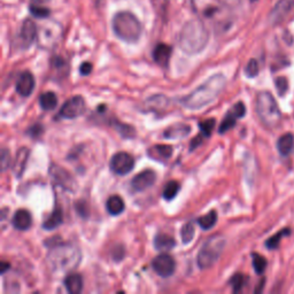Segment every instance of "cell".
I'll return each instance as SVG.
<instances>
[{
	"mask_svg": "<svg viewBox=\"0 0 294 294\" xmlns=\"http://www.w3.org/2000/svg\"><path fill=\"white\" fill-rule=\"evenodd\" d=\"M81 262V251L69 243H59L49 248L48 263L55 271L74 270Z\"/></svg>",
	"mask_w": 294,
	"mask_h": 294,
	"instance_id": "4",
	"label": "cell"
},
{
	"mask_svg": "<svg viewBox=\"0 0 294 294\" xmlns=\"http://www.w3.org/2000/svg\"><path fill=\"white\" fill-rule=\"evenodd\" d=\"M112 28L117 38L126 43H136L143 33L140 21L130 12H118L112 20Z\"/></svg>",
	"mask_w": 294,
	"mask_h": 294,
	"instance_id": "5",
	"label": "cell"
},
{
	"mask_svg": "<svg viewBox=\"0 0 294 294\" xmlns=\"http://www.w3.org/2000/svg\"><path fill=\"white\" fill-rule=\"evenodd\" d=\"M64 223V212L60 206H55L49 217L44 221L43 228L45 230H54Z\"/></svg>",
	"mask_w": 294,
	"mask_h": 294,
	"instance_id": "20",
	"label": "cell"
},
{
	"mask_svg": "<svg viewBox=\"0 0 294 294\" xmlns=\"http://www.w3.org/2000/svg\"><path fill=\"white\" fill-rule=\"evenodd\" d=\"M251 1H255V0H251Z\"/></svg>",
	"mask_w": 294,
	"mask_h": 294,
	"instance_id": "47",
	"label": "cell"
},
{
	"mask_svg": "<svg viewBox=\"0 0 294 294\" xmlns=\"http://www.w3.org/2000/svg\"><path fill=\"white\" fill-rule=\"evenodd\" d=\"M106 208H107L109 214L116 216V215H120L121 212H123L126 205H124L123 199L120 196H112L111 198H108L107 202H106Z\"/></svg>",
	"mask_w": 294,
	"mask_h": 294,
	"instance_id": "27",
	"label": "cell"
},
{
	"mask_svg": "<svg viewBox=\"0 0 294 294\" xmlns=\"http://www.w3.org/2000/svg\"><path fill=\"white\" fill-rule=\"evenodd\" d=\"M294 147V136L292 133H285L279 137L277 142L278 152L281 156H287L293 151Z\"/></svg>",
	"mask_w": 294,
	"mask_h": 294,
	"instance_id": "26",
	"label": "cell"
},
{
	"mask_svg": "<svg viewBox=\"0 0 294 294\" xmlns=\"http://www.w3.org/2000/svg\"><path fill=\"white\" fill-rule=\"evenodd\" d=\"M198 18L216 31H225L231 26V13L223 0H191Z\"/></svg>",
	"mask_w": 294,
	"mask_h": 294,
	"instance_id": "1",
	"label": "cell"
},
{
	"mask_svg": "<svg viewBox=\"0 0 294 294\" xmlns=\"http://www.w3.org/2000/svg\"><path fill=\"white\" fill-rule=\"evenodd\" d=\"M29 155H30V151L27 148V147H22V148L18 149L13 164V170L16 177H21L22 174H23L24 169H26L27 162L29 160Z\"/></svg>",
	"mask_w": 294,
	"mask_h": 294,
	"instance_id": "21",
	"label": "cell"
},
{
	"mask_svg": "<svg viewBox=\"0 0 294 294\" xmlns=\"http://www.w3.org/2000/svg\"><path fill=\"white\" fill-rule=\"evenodd\" d=\"M291 234V229L289 228H285V229L278 231L276 234H274L273 237H270L267 242H265V246H267L268 249H277L278 246H279V243L283 237L289 236Z\"/></svg>",
	"mask_w": 294,
	"mask_h": 294,
	"instance_id": "30",
	"label": "cell"
},
{
	"mask_svg": "<svg viewBox=\"0 0 294 294\" xmlns=\"http://www.w3.org/2000/svg\"><path fill=\"white\" fill-rule=\"evenodd\" d=\"M263 284H264V279L262 280L261 283L259 284V289H256V290H255V292H256V293H260V292H261L262 289H263Z\"/></svg>",
	"mask_w": 294,
	"mask_h": 294,
	"instance_id": "46",
	"label": "cell"
},
{
	"mask_svg": "<svg viewBox=\"0 0 294 294\" xmlns=\"http://www.w3.org/2000/svg\"><path fill=\"white\" fill-rule=\"evenodd\" d=\"M109 167L114 174L124 176L132 171L134 168V159L127 152H118L113 155L109 162Z\"/></svg>",
	"mask_w": 294,
	"mask_h": 294,
	"instance_id": "9",
	"label": "cell"
},
{
	"mask_svg": "<svg viewBox=\"0 0 294 294\" xmlns=\"http://www.w3.org/2000/svg\"><path fill=\"white\" fill-rule=\"evenodd\" d=\"M171 52H173L171 46L167 45V44L160 43L153 49V59H154L156 64L161 65V67H167L169 60H170Z\"/></svg>",
	"mask_w": 294,
	"mask_h": 294,
	"instance_id": "19",
	"label": "cell"
},
{
	"mask_svg": "<svg viewBox=\"0 0 294 294\" xmlns=\"http://www.w3.org/2000/svg\"><path fill=\"white\" fill-rule=\"evenodd\" d=\"M35 89V77L29 71H24L18 77L16 92L22 97H29Z\"/></svg>",
	"mask_w": 294,
	"mask_h": 294,
	"instance_id": "16",
	"label": "cell"
},
{
	"mask_svg": "<svg viewBox=\"0 0 294 294\" xmlns=\"http://www.w3.org/2000/svg\"><path fill=\"white\" fill-rule=\"evenodd\" d=\"M76 209H77V212L81 215V216L86 217L87 215H89V208H87L86 203L84 201L78 202L76 205Z\"/></svg>",
	"mask_w": 294,
	"mask_h": 294,
	"instance_id": "42",
	"label": "cell"
},
{
	"mask_svg": "<svg viewBox=\"0 0 294 294\" xmlns=\"http://www.w3.org/2000/svg\"><path fill=\"white\" fill-rule=\"evenodd\" d=\"M260 71V67H259V62L255 60V59H251V60L248 61V64L246 65L245 68V74L247 77H255L258 76Z\"/></svg>",
	"mask_w": 294,
	"mask_h": 294,
	"instance_id": "38",
	"label": "cell"
},
{
	"mask_svg": "<svg viewBox=\"0 0 294 294\" xmlns=\"http://www.w3.org/2000/svg\"><path fill=\"white\" fill-rule=\"evenodd\" d=\"M30 13L33 15V16L39 17V18H45L48 17L51 11L49 8L44 7L42 5H31L30 6Z\"/></svg>",
	"mask_w": 294,
	"mask_h": 294,
	"instance_id": "37",
	"label": "cell"
},
{
	"mask_svg": "<svg viewBox=\"0 0 294 294\" xmlns=\"http://www.w3.org/2000/svg\"><path fill=\"white\" fill-rule=\"evenodd\" d=\"M225 83V77L222 74H216L212 76L205 83L193 90L190 95L182 98L180 102L184 107L189 109H200L211 104L217 98L218 95L223 91Z\"/></svg>",
	"mask_w": 294,
	"mask_h": 294,
	"instance_id": "2",
	"label": "cell"
},
{
	"mask_svg": "<svg viewBox=\"0 0 294 294\" xmlns=\"http://www.w3.org/2000/svg\"><path fill=\"white\" fill-rule=\"evenodd\" d=\"M49 174H51V177L56 184L64 186L65 189H71L74 180L67 170L60 168L59 165H53L51 170H49Z\"/></svg>",
	"mask_w": 294,
	"mask_h": 294,
	"instance_id": "17",
	"label": "cell"
},
{
	"mask_svg": "<svg viewBox=\"0 0 294 294\" xmlns=\"http://www.w3.org/2000/svg\"><path fill=\"white\" fill-rule=\"evenodd\" d=\"M65 290L70 294H78L82 292L83 290V279L81 275L71 274L69 276L65 277Z\"/></svg>",
	"mask_w": 294,
	"mask_h": 294,
	"instance_id": "25",
	"label": "cell"
},
{
	"mask_svg": "<svg viewBox=\"0 0 294 294\" xmlns=\"http://www.w3.org/2000/svg\"><path fill=\"white\" fill-rule=\"evenodd\" d=\"M12 224L18 231H26L30 229L33 224V217L27 209H18L12 218Z\"/></svg>",
	"mask_w": 294,
	"mask_h": 294,
	"instance_id": "18",
	"label": "cell"
},
{
	"mask_svg": "<svg viewBox=\"0 0 294 294\" xmlns=\"http://www.w3.org/2000/svg\"><path fill=\"white\" fill-rule=\"evenodd\" d=\"M247 278L245 277V275L243 274H236L234 276L231 278L230 280V284L231 286H232L233 289V292H240V291L243 290L244 285H245Z\"/></svg>",
	"mask_w": 294,
	"mask_h": 294,
	"instance_id": "35",
	"label": "cell"
},
{
	"mask_svg": "<svg viewBox=\"0 0 294 294\" xmlns=\"http://www.w3.org/2000/svg\"><path fill=\"white\" fill-rule=\"evenodd\" d=\"M155 171L151 170V169H147V170L142 171V173L136 175V176L132 178V180H131V186H132L134 191L142 192V191L149 189V187L155 183Z\"/></svg>",
	"mask_w": 294,
	"mask_h": 294,
	"instance_id": "15",
	"label": "cell"
},
{
	"mask_svg": "<svg viewBox=\"0 0 294 294\" xmlns=\"http://www.w3.org/2000/svg\"><path fill=\"white\" fill-rule=\"evenodd\" d=\"M43 132H44V128L42 124L39 123H37L35 126L30 127L29 129H28V133H29V136L33 137V138H38Z\"/></svg>",
	"mask_w": 294,
	"mask_h": 294,
	"instance_id": "40",
	"label": "cell"
},
{
	"mask_svg": "<svg viewBox=\"0 0 294 294\" xmlns=\"http://www.w3.org/2000/svg\"><path fill=\"white\" fill-rule=\"evenodd\" d=\"M152 268L159 276L162 278L170 277L175 273L176 269V262L173 259V256L167 254V253H162L158 255L152 261Z\"/></svg>",
	"mask_w": 294,
	"mask_h": 294,
	"instance_id": "10",
	"label": "cell"
},
{
	"mask_svg": "<svg viewBox=\"0 0 294 294\" xmlns=\"http://www.w3.org/2000/svg\"><path fill=\"white\" fill-rule=\"evenodd\" d=\"M225 246V239L222 234H214L206 240L196 256V263L200 269H208L214 265L220 258Z\"/></svg>",
	"mask_w": 294,
	"mask_h": 294,
	"instance_id": "7",
	"label": "cell"
},
{
	"mask_svg": "<svg viewBox=\"0 0 294 294\" xmlns=\"http://www.w3.org/2000/svg\"><path fill=\"white\" fill-rule=\"evenodd\" d=\"M195 225H193L192 222H187L182 228V231H180V237H182L183 244L186 245V244H190L192 242L193 237H195Z\"/></svg>",
	"mask_w": 294,
	"mask_h": 294,
	"instance_id": "33",
	"label": "cell"
},
{
	"mask_svg": "<svg viewBox=\"0 0 294 294\" xmlns=\"http://www.w3.org/2000/svg\"><path fill=\"white\" fill-rule=\"evenodd\" d=\"M256 113L262 123L269 129L279 126L281 113L276 99L270 92L262 91L256 97Z\"/></svg>",
	"mask_w": 294,
	"mask_h": 294,
	"instance_id": "6",
	"label": "cell"
},
{
	"mask_svg": "<svg viewBox=\"0 0 294 294\" xmlns=\"http://www.w3.org/2000/svg\"><path fill=\"white\" fill-rule=\"evenodd\" d=\"M92 71V65L90 64V62H83L82 65H81L80 67V73L84 75V76H86V75H89Z\"/></svg>",
	"mask_w": 294,
	"mask_h": 294,
	"instance_id": "43",
	"label": "cell"
},
{
	"mask_svg": "<svg viewBox=\"0 0 294 294\" xmlns=\"http://www.w3.org/2000/svg\"><path fill=\"white\" fill-rule=\"evenodd\" d=\"M37 33H38V28L31 20H26L22 24L20 35H18V44L22 49L30 48L33 44L37 39Z\"/></svg>",
	"mask_w": 294,
	"mask_h": 294,
	"instance_id": "14",
	"label": "cell"
},
{
	"mask_svg": "<svg viewBox=\"0 0 294 294\" xmlns=\"http://www.w3.org/2000/svg\"><path fill=\"white\" fill-rule=\"evenodd\" d=\"M294 11V0H279L269 14L271 24H279L285 21Z\"/></svg>",
	"mask_w": 294,
	"mask_h": 294,
	"instance_id": "12",
	"label": "cell"
},
{
	"mask_svg": "<svg viewBox=\"0 0 294 294\" xmlns=\"http://www.w3.org/2000/svg\"><path fill=\"white\" fill-rule=\"evenodd\" d=\"M191 132V127L185 123H176L174 126L169 127L164 131L163 136L167 139H178L186 137Z\"/></svg>",
	"mask_w": 294,
	"mask_h": 294,
	"instance_id": "23",
	"label": "cell"
},
{
	"mask_svg": "<svg viewBox=\"0 0 294 294\" xmlns=\"http://www.w3.org/2000/svg\"><path fill=\"white\" fill-rule=\"evenodd\" d=\"M245 114H246L245 105H244L242 101L237 102V104L234 105L229 112H228V114L225 115V117L223 118V121H222L220 126V129H218V132L220 133L228 132V131L231 130L234 126H236L237 120L245 116Z\"/></svg>",
	"mask_w": 294,
	"mask_h": 294,
	"instance_id": "13",
	"label": "cell"
},
{
	"mask_svg": "<svg viewBox=\"0 0 294 294\" xmlns=\"http://www.w3.org/2000/svg\"><path fill=\"white\" fill-rule=\"evenodd\" d=\"M209 40V33L200 18L191 20L182 28L178 38L180 48L187 54H198L206 48Z\"/></svg>",
	"mask_w": 294,
	"mask_h": 294,
	"instance_id": "3",
	"label": "cell"
},
{
	"mask_svg": "<svg viewBox=\"0 0 294 294\" xmlns=\"http://www.w3.org/2000/svg\"><path fill=\"white\" fill-rule=\"evenodd\" d=\"M11 154H9V151L7 148H2L1 151V168L2 171H5L6 169L9 167V161H11Z\"/></svg>",
	"mask_w": 294,
	"mask_h": 294,
	"instance_id": "41",
	"label": "cell"
},
{
	"mask_svg": "<svg viewBox=\"0 0 294 294\" xmlns=\"http://www.w3.org/2000/svg\"><path fill=\"white\" fill-rule=\"evenodd\" d=\"M115 127H116L118 132L121 133V136L124 137V138H132V137L136 136V130L133 129V127L128 126V124H123L121 123V122L120 123L116 122Z\"/></svg>",
	"mask_w": 294,
	"mask_h": 294,
	"instance_id": "36",
	"label": "cell"
},
{
	"mask_svg": "<svg viewBox=\"0 0 294 294\" xmlns=\"http://www.w3.org/2000/svg\"><path fill=\"white\" fill-rule=\"evenodd\" d=\"M85 111V101L84 98L81 96L71 97L65 102L60 109V116L71 120V118H76L83 114Z\"/></svg>",
	"mask_w": 294,
	"mask_h": 294,
	"instance_id": "11",
	"label": "cell"
},
{
	"mask_svg": "<svg viewBox=\"0 0 294 294\" xmlns=\"http://www.w3.org/2000/svg\"><path fill=\"white\" fill-rule=\"evenodd\" d=\"M31 5H42L45 4V2H49V0H30Z\"/></svg>",
	"mask_w": 294,
	"mask_h": 294,
	"instance_id": "44",
	"label": "cell"
},
{
	"mask_svg": "<svg viewBox=\"0 0 294 294\" xmlns=\"http://www.w3.org/2000/svg\"><path fill=\"white\" fill-rule=\"evenodd\" d=\"M173 147L170 145H155L148 149V155L158 161H167L173 155Z\"/></svg>",
	"mask_w": 294,
	"mask_h": 294,
	"instance_id": "22",
	"label": "cell"
},
{
	"mask_svg": "<svg viewBox=\"0 0 294 294\" xmlns=\"http://www.w3.org/2000/svg\"><path fill=\"white\" fill-rule=\"evenodd\" d=\"M252 261H253V268H254L255 273L259 275H262L264 273L265 268H267V260L263 256L258 254V253H253L252 254Z\"/></svg>",
	"mask_w": 294,
	"mask_h": 294,
	"instance_id": "32",
	"label": "cell"
},
{
	"mask_svg": "<svg viewBox=\"0 0 294 294\" xmlns=\"http://www.w3.org/2000/svg\"><path fill=\"white\" fill-rule=\"evenodd\" d=\"M39 105L44 111H53L58 105V97L53 92H45L39 97Z\"/></svg>",
	"mask_w": 294,
	"mask_h": 294,
	"instance_id": "28",
	"label": "cell"
},
{
	"mask_svg": "<svg viewBox=\"0 0 294 294\" xmlns=\"http://www.w3.org/2000/svg\"><path fill=\"white\" fill-rule=\"evenodd\" d=\"M154 246L158 251L168 252L176 246V242L171 236L167 233H158L154 238Z\"/></svg>",
	"mask_w": 294,
	"mask_h": 294,
	"instance_id": "24",
	"label": "cell"
},
{
	"mask_svg": "<svg viewBox=\"0 0 294 294\" xmlns=\"http://www.w3.org/2000/svg\"><path fill=\"white\" fill-rule=\"evenodd\" d=\"M1 274H4L6 270H8L9 268H11V265H9V263H6V262H2L1 263Z\"/></svg>",
	"mask_w": 294,
	"mask_h": 294,
	"instance_id": "45",
	"label": "cell"
},
{
	"mask_svg": "<svg viewBox=\"0 0 294 294\" xmlns=\"http://www.w3.org/2000/svg\"><path fill=\"white\" fill-rule=\"evenodd\" d=\"M215 124H216L215 118H208V120L200 122L199 123L200 133H201L205 138H208V137L212 133V130H214Z\"/></svg>",
	"mask_w": 294,
	"mask_h": 294,
	"instance_id": "34",
	"label": "cell"
},
{
	"mask_svg": "<svg viewBox=\"0 0 294 294\" xmlns=\"http://www.w3.org/2000/svg\"><path fill=\"white\" fill-rule=\"evenodd\" d=\"M62 36V29L60 24L56 22L49 21L43 23L38 28V33H37V43L42 49H53L58 44Z\"/></svg>",
	"mask_w": 294,
	"mask_h": 294,
	"instance_id": "8",
	"label": "cell"
},
{
	"mask_svg": "<svg viewBox=\"0 0 294 294\" xmlns=\"http://www.w3.org/2000/svg\"><path fill=\"white\" fill-rule=\"evenodd\" d=\"M216 222H217V214L215 211L209 212L208 214L203 215L202 217L198 218V224L200 225V228L206 231L211 230L212 228H214Z\"/></svg>",
	"mask_w": 294,
	"mask_h": 294,
	"instance_id": "29",
	"label": "cell"
},
{
	"mask_svg": "<svg viewBox=\"0 0 294 294\" xmlns=\"http://www.w3.org/2000/svg\"><path fill=\"white\" fill-rule=\"evenodd\" d=\"M275 85H276L278 93H279L280 96H284L285 95V92L287 91V89H289V82H287V78L286 77H277L276 80H275Z\"/></svg>",
	"mask_w": 294,
	"mask_h": 294,
	"instance_id": "39",
	"label": "cell"
},
{
	"mask_svg": "<svg viewBox=\"0 0 294 294\" xmlns=\"http://www.w3.org/2000/svg\"><path fill=\"white\" fill-rule=\"evenodd\" d=\"M180 190V183L176 182V180H170V182L167 183V185H165L163 190V198L167 200V201H171L174 198H176Z\"/></svg>",
	"mask_w": 294,
	"mask_h": 294,
	"instance_id": "31",
	"label": "cell"
}]
</instances>
